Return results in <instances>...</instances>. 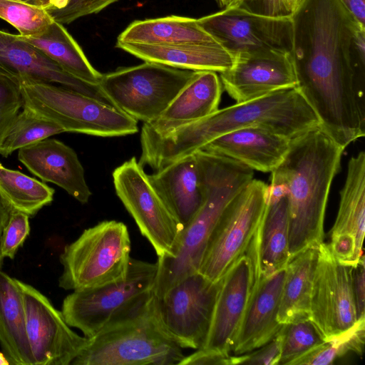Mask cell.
Returning <instances> with one entry per match:
<instances>
[{
	"instance_id": "6da1fadb",
	"label": "cell",
	"mask_w": 365,
	"mask_h": 365,
	"mask_svg": "<svg viewBox=\"0 0 365 365\" xmlns=\"http://www.w3.org/2000/svg\"><path fill=\"white\" fill-rule=\"evenodd\" d=\"M291 17L297 88L321 129L346 148L365 135V63L353 49L365 26L340 0H299Z\"/></svg>"
},
{
	"instance_id": "7a4b0ae2",
	"label": "cell",
	"mask_w": 365,
	"mask_h": 365,
	"mask_svg": "<svg viewBox=\"0 0 365 365\" xmlns=\"http://www.w3.org/2000/svg\"><path fill=\"white\" fill-rule=\"evenodd\" d=\"M250 126L264 127L292 140L319 127V122L297 87L282 89L218 109L163 136L140 134L138 162L157 171L222 135Z\"/></svg>"
},
{
	"instance_id": "3957f363",
	"label": "cell",
	"mask_w": 365,
	"mask_h": 365,
	"mask_svg": "<svg viewBox=\"0 0 365 365\" xmlns=\"http://www.w3.org/2000/svg\"><path fill=\"white\" fill-rule=\"evenodd\" d=\"M344 148L320 127L291 140L270 183L287 191L290 259L324 242V221L330 188L341 168Z\"/></svg>"
},
{
	"instance_id": "277c9868",
	"label": "cell",
	"mask_w": 365,
	"mask_h": 365,
	"mask_svg": "<svg viewBox=\"0 0 365 365\" xmlns=\"http://www.w3.org/2000/svg\"><path fill=\"white\" fill-rule=\"evenodd\" d=\"M194 154L200 168L204 201L194 218L182 230L173 255L158 257L153 287L157 297L198 272L209 239L222 215L253 179V170L237 160L203 150Z\"/></svg>"
},
{
	"instance_id": "5b68a950",
	"label": "cell",
	"mask_w": 365,
	"mask_h": 365,
	"mask_svg": "<svg viewBox=\"0 0 365 365\" xmlns=\"http://www.w3.org/2000/svg\"><path fill=\"white\" fill-rule=\"evenodd\" d=\"M182 348L160 318L154 292L142 304L88 338L71 365L178 364Z\"/></svg>"
},
{
	"instance_id": "8992f818",
	"label": "cell",
	"mask_w": 365,
	"mask_h": 365,
	"mask_svg": "<svg viewBox=\"0 0 365 365\" xmlns=\"http://www.w3.org/2000/svg\"><path fill=\"white\" fill-rule=\"evenodd\" d=\"M17 79L23 107L55 122L64 132L114 137L138 130V120L113 105L62 86Z\"/></svg>"
},
{
	"instance_id": "52a82bcc",
	"label": "cell",
	"mask_w": 365,
	"mask_h": 365,
	"mask_svg": "<svg viewBox=\"0 0 365 365\" xmlns=\"http://www.w3.org/2000/svg\"><path fill=\"white\" fill-rule=\"evenodd\" d=\"M130 247L128 227L122 222L104 220L86 229L60 255L63 272L58 286L74 291L125 279Z\"/></svg>"
},
{
	"instance_id": "ba28073f",
	"label": "cell",
	"mask_w": 365,
	"mask_h": 365,
	"mask_svg": "<svg viewBox=\"0 0 365 365\" xmlns=\"http://www.w3.org/2000/svg\"><path fill=\"white\" fill-rule=\"evenodd\" d=\"M157 262L130 258L126 277L101 287L74 290L63 301L66 323L91 338L114 320L144 303L153 293Z\"/></svg>"
},
{
	"instance_id": "9c48e42d",
	"label": "cell",
	"mask_w": 365,
	"mask_h": 365,
	"mask_svg": "<svg viewBox=\"0 0 365 365\" xmlns=\"http://www.w3.org/2000/svg\"><path fill=\"white\" fill-rule=\"evenodd\" d=\"M195 71L145 63L103 74L99 86L111 103L143 123L158 118Z\"/></svg>"
},
{
	"instance_id": "30bf717a",
	"label": "cell",
	"mask_w": 365,
	"mask_h": 365,
	"mask_svg": "<svg viewBox=\"0 0 365 365\" xmlns=\"http://www.w3.org/2000/svg\"><path fill=\"white\" fill-rule=\"evenodd\" d=\"M267 187L252 179L227 207L209 239L200 273L217 281L245 252L263 219Z\"/></svg>"
},
{
	"instance_id": "8fae6325",
	"label": "cell",
	"mask_w": 365,
	"mask_h": 365,
	"mask_svg": "<svg viewBox=\"0 0 365 365\" xmlns=\"http://www.w3.org/2000/svg\"><path fill=\"white\" fill-rule=\"evenodd\" d=\"M197 20L205 31L235 56L291 53V16L264 15L240 5Z\"/></svg>"
},
{
	"instance_id": "7c38bea8",
	"label": "cell",
	"mask_w": 365,
	"mask_h": 365,
	"mask_svg": "<svg viewBox=\"0 0 365 365\" xmlns=\"http://www.w3.org/2000/svg\"><path fill=\"white\" fill-rule=\"evenodd\" d=\"M113 180L116 195L158 257L173 256L182 228L152 186L143 167L133 157L114 170Z\"/></svg>"
},
{
	"instance_id": "4fadbf2b",
	"label": "cell",
	"mask_w": 365,
	"mask_h": 365,
	"mask_svg": "<svg viewBox=\"0 0 365 365\" xmlns=\"http://www.w3.org/2000/svg\"><path fill=\"white\" fill-rule=\"evenodd\" d=\"M220 285V279L214 282L197 272L157 297L163 324L182 349L205 346Z\"/></svg>"
},
{
	"instance_id": "5bb4252c",
	"label": "cell",
	"mask_w": 365,
	"mask_h": 365,
	"mask_svg": "<svg viewBox=\"0 0 365 365\" xmlns=\"http://www.w3.org/2000/svg\"><path fill=\"white\" fill-rule=\"evenodd\" d=\"M353 269L354 267L336 259L327 243L322 242L317 246L309 319L324 341L344 333L358 320Z\"/></svg>"
},
{
	"instance_id": "9a60e30c",
	"label": "cell",
	"mask_w": 365,
	"mask_h": 365,
	"mask_svg": "<svg viewBox=\"0 0 365 365\" xmlns=\"http://www.w3.org/2000/svg\"><path fill=\"white\" fill-rule=\"evenodd\" d=\"M28 341L34 365H70L87 344L88 338L73 331L61 311L30 284L18 279Z\"/></svg>"
},
{
	"instance_id": "2e32d148",
	"label": "cell",
	"mask_w": 365,
	"mask_h": 365,
	"mask_svg": "<svg viewBox=\"0 0 365 365\" xmlns=\"http://www.w3.org/2000/svg\"><path fill=\"white\" fill-rule=\"evenodd\" d=\"M259 270L258 240L255 235L245 252L220 278L209 333L202 349L227 354L232 351Z\"/></svg>"
},
{
	"instance_id": "e0dca14e",
	"label": "cell",
	"mask_w": 365,
	"mask_h": 365,
	"mask_svg": "<svg viewBox=\"0 0 365 365\" xmlns=\"http://www.w3.org/2000/svg\"><path fill=\"white\" fill-rule=\"evenodd\" d=\"M219 76L223 88L236 103L297 84L290 54L237 56L231 68Z\"/></svg>"
},
{
	"instance_id": "ac0fdd59",
	"label": "cell",
	"mask_w": 365,
	"mask_h": 365,
	"mask_svg": "<svg viewBox=\"0 0 365 365\" xmlns=\"http://www.w3.org/2000/svg\"><path fill=\"white\" fill-rule=\"evenodd\" d=\"M0 73L62 86L113 105L98 84L89 83L72 76L19 35L1 30Z\"/></svg>"
},
{
	"instance_id": "d6986e66",
	"label": "cell",
	"mask_w": 365,
	"mask_h": 365,
	"mask_svg": "<svg viewBox=\"0 0 365 365\" xmlns=\"http://www.w3.org/2000/svg\"><path fill=\"white\" fill-rule=\"evenodd\" d=\"M286 267L267 277L256 273L249 302L232 351L249 353L271 341L282 327L277 320Z\"/></svg>"
},
{
	"instance_id": "ffe728a7",
	"label": "cell",
	"mask_w": 365,
	"mask_h": 365,
	"mask_svg": "<svg viewBox=\"0 0 365 365\" xmlns=\"http://www.w3.org/2000/svg\"><path fill=\"white\" fill-rule=\"evenodd\" d=\"M19 160L43 182H52L82 204L91 191L76 153L63 142L46 138L18 150Z\"/></svg>"
},
{
	"instance_id": "44dd1931",
	"label": "cell",
	"mask_w": 365,
	"mask_h": 365,
	"mask_svg": "<svg viewBox=\"0 0 365 365\" xmlns=\"http://www.w3.org/2000/svg\"><path fill=\"white\" fill-rule=\"evenodd\" d=\"M222 85L217 72L195 71L189 83L155 120L143 123L140 134L163 136L203 118L219 108Z\"/></svg>"
},
{
	"instance_id": "7402d4cb",
	"label": "cell",
	"mask_w": 365,
	"mask_h": 365,
	"mask_svg": "<svg viewBox=\"0 0 365 365\" xmlns=\"http://www.w3.org/2000/svg\"><path fill=\"white\" fill-rule=\"evenodd\" d=\"M291 139L260 126L237 129L209 142L202 149L237 160L250 168L268 173L287 155Z\"/></svg>"
},
{
	"instance_id": "603a6c76",
	"label": "cell",
	"mask_w": 365,
	"mask_h": 365,
	"mask_svg": "<svg viewBox=\"0 0 365 365\" xmlns=\"http://www.w3.org/2000/svg\"><path fill=\"white\" fill-rule=\"evenodd\" d=\"M148 177L170 212L185 228L204 201L200 168L195 154L154 171Z\"/></svg>"
},
{
	"instance_id": "cb8c5ba5",
	"label": "cell",
	"mask_w": 365,
	"mask_h": 365,
	"mask_svg": "<svg viewBox=\"0 0 365 365\" xmlns=\"http://www.w3.org/2000/svg\"><path fill=\"white\" fill-rule=\"evenodd\" d=\"M365 153L352 156L340 191L338 212L331 230V242L344 244L363 255L365 229Z\"/></svg>"
},
{
	"instance_id": "d4e9b609",
	"label": "cell",
	"mask_w": 365,
	"mask_h": 365,
	"mask_svg": "<svg viewBox=\"0 0 365 365\" xmlns=\"http://www.w3.org/2000/svg\"><path fill=\"white\" fill-rule=\"evenodd\" d=\"M125 51L145 61L191 71L221 73L233 65L235 56L220 44L150 45L117 43Z\"/></svg>"
},
{
	"instance_id": "484cf974",
	"label": "cell",
	"mask_w": 365,
	"mask_h": 365,
	"mask_svg": "<svg viewBox=\"0 0 365 365\" xmlns=\"http://www.w3.org/2000/svg\"><path fill=\"white\" fill-rule=\"evenodd\" d=\"M0 345L13 365H34L18 279L0 269Z\"/></svg>"
},
{
	"instance_id": "4316f807",
	"label": "cell",
	"mask_w": 365,
	"mask_h": 365,
	"mask_svg": "<svg viewBox=\"0 0 365 365\" xmlns=\"http://www.w3.org/2000/svg\"><path fill=\"white\" fill-rule=\"evenodd\" d=\"M117 43L150 45L219 43L199 25L197 19L174 15L134 21L119 35Z\"/></svg>"
},
{
	"instance_id": "83f0119b",
	"label": "cell",
	"mask_w": 365,
	"mask_h": 365,
	"mask_svg": "<svg viewBox=\"0 0 365 365\" xmlns=\"http://www.w3.org/2000/svg\"><path fill=\"white\" fill-rule=\"evenodd\" d=\"M289 212L287 197L267 200L258 232V259L261 274L271 275L290 260Z\"/></svg>"
},
{
	"instance_id": "f1b7e54d",
	"label": "cell",
	"mask_w": 365,
	"mask_h": 365,
	"mask_svg": "<svg viewBox=\"0 0 365 365\" xmlns=\"http://www.w3.org/2000/svg\"><path fill=\"white\" fill-rule=\"evenodd\" d=\"M317 258V247H312L288 262L277 314L281 324L310 318L311 291Z\"/></svg>"
},
{
	"instance_id": "f546056e",
	"label": "cell",
	"mask_w": 365,
	"mask_h": 365,
	"mask_svg": "<svg viewBox=\"0 0 365 365\" xmlns=\"http://www.w3.org/2000/svg\"><path fill=\"white\" fill-rule=\"evenodd\" d=\"M19 36L41 50L68 74L89 83L99 84L103 74L90 63L63 24L53 21L46 31L39 36Z\"/></svg>"
},
{
	"instance_id": "4dcf8cb0",
	"label": "cell",
	"mask_w": 365,
	"mask_h": 365,
	"mask_svg": "<svg viewBox=\"0 0 365 365\" xmlns=\"http://www.w3.org/2000/svg\"><path fill=\"white\" fill-rule=\"evenodd\" d=\"M54 189L0 163V197L11 208L35 215L53 199Z\"/></svg>"
},
{
	"instance_id": "1f68e13d",
	"label": "cell",
	"mask_w": 365,
	"mask_h": 365,
	"mask_svg": "<svg viewBox=\"0 0 365 365\" xmlns=\"http://www.w3.org/2000/svg\"><path fill=\"white\" fill-rule=\"evenodd\" d=\"M61 133L57 123L23 107L0 146V154L7 158L16 150Z\"/></svg>"
},
{
	"instance_id": "d6a6232c",
	"label": "cell",
	"mask_w": 365,
	"mask_h": 365,
	"mask_svg": "<svg viewBox=\"0 0 365 365\" xmlns=\"http://www.w3.org/2000/svg\"><path fill=\"white\" fill-rule=\"evenodd\" d=\"M0 18L24 37L42 35L53 21L44 8L19 0H0Z\"/></svg>"
},
{
	"instance_id": "836d02e7",
	"label": "cell",
	"mask_w": 365,
	"mask_h": 365,
	"mask_svg": "<svg viewBox=\"0 0 365 365\" xmlns=\"http://www.w3.org/2000/svg\"><path fill=\"white\" fill-rule=\"evenodd\" d=\"M279 365H292L294 361L324 342L319 330L309 319L284 324Z\"/></svg>"
},
{
	"instance_id": "e575fe53",
	"label": "cell",
	"mask_w": 365,
	"mask_h": 365,
	"mask_svg": "<svg viewBox=\"0 0 365 365\" xmlns=\"http://www.w3.org/2000/svg\"><path fill=\"white\" fill-rule=\"evenodd\" d=\"M23 105L18 79L0 73V146Z\"/></svg>"
},
{
	"instance_id": "d590c367",
	"label": "cell",
	"mask_w": 365,
	"mask_h": 365,
	"mask_svg": "<svg viewBox=\"0 0 365 365\" xmlns=\"http://www.w3.org/2000/svg\"><path fill=\"white\" fill-rule=\"evenodd\" d=\"M118 0H58L54 5L45 8L51 19L61 24L72 21L96 14Z\"/></svg>"
},
{
	"instance_id": "8d00e7d4",
	"label": "cell",
	"mask_w": 365,
	"mask_h": 365,
	"mask_svg": "<svg viewBox=\"0 0 365 365\" xmlns=\"http://www.w3.org/2000/svg\"><path fill=\"white\" fill-rule=\"evenodd\" d=\"M29 232V216L22 212L11 210L1 238V256L4 258L14 259Z\"/></svg>"
},
{
	"instance_id": "74e56055",
	"label": "cell",
	"mask_w": 365,
	"mask_h": 365,
	"mask_svg": "<svg viewBox=\"0 0 365 365\" xmlns=\"http://www.w3.org/2000/svg\"><path fill=\"white\" fill-rule=\"evenodd\" d=\"M281 329L268 343L250 354L231 356V364L279 365L282 350Z\"/></svg>"
},
{
	"instance_id": "f35d334b",
	"label": "cell",
	"mask_w": 365,
	"mask_h": 365,
	"mask_svg": "<svg viewBox=\"0 0 365 365\" xmlns=\"http://www.w3.org/2000/svg\"><path fill=\"white\" fill-rule=\"evenodd\" d=\"M179 365H231V356L216 350L200 349L185 356Z\"/></svg>"
},
{
	"instance_id": "ab89813d",
	"label": "cell",
	"mask_w": 365,
	"mask_h": 365,
	"mask_svg": "<svg viewBox=\"0 0 365 365\" xmlns=\"http://www.w3.org/2000/svg\"><path fill=\"white\" fill-rule=\"evenodd\" d=\"M240 6L267 16H286L292 14L284 0H244Z\"/></svg>"
},
{
	"instance_id": "60d3db41",
	"label": "cell",
	"mask_w": 365,
	"mask_h": 365,
	"mask_svg": "<svg viewBox=\"0 0 365 365\" xmlns=\"http://www.w3.org/2000/svg\"><path fill=\"white\" fill-rule=\"evenodd\" d=\"M364 256L353 269V289L356 302L357 319L365 318V272Z\"/></svg>"
},
{
	"instance_id": "b9f144b4",
	"label": "cell",
	"mask_w": 365,
	"mask_h": 365,
	"mask_svg": "<svg viewBox=\"0 0 365 365\" xmlns=\"http://www.w3.org/2000/svg\"><path fill=\"white\" fill-rule=\"evenodd\" d=\"M356 21L365 26V0H340Z\"/></svg>"
},
{
	"instance_id": "7bdbcfd3",
	"label": "cell",
	"mask_w": 365,
	"mask_h": 365,
	"mask_svg": "<svg viewBox=\"0 0 365 365\" xmlns=\"http://www.w3.org/2000/svg\"><path fill=\"white\" fill-rule=\"evenodd\" d=\"M11 212V208L0 197V243H1L2 232L9 220ZM4 259V258L1 256V254L0 252V269L3 264Z\"/></svg>"
},
{
	"instance_id": "ee69618b",
	"label": "cell",
	"mask_w": 365,
	"mask_h": 365,
	"mask_svg": "<svg viewBox=\"0 0 365 365\" xmlns=\"http://www.w3.org/2000/svg\"><path fill=\"white\" fill-rule=\"evenodd\" d=\"M220 8L227 9L240 6L244 0H215Z\"/></svg>"
},
{
	"instance_id": "f6af8a7d",
	"label": "cell",
	"mask_w": 365,
	"mask_h": 365,
	"mask_svg": "<svg viewBox=\"0 0 365 365\" xmlns=\"http://www.w3.org/2000/svg\"><path fill=\"white\" fill-rule=\"evenodd\" d=\"M58 0H38V6L43 8H48L54 5Z\"/></svg>"
},
{
	"instance_id": "bcb514c9",
	"label": "cell",
	"mask_w": 365,
	"mask_h": 365,
	"mask_svg": "<svg viewBox=\"0 0 365 365\" xmlns=\"http://www.w3.org/2000/svg\"><path fill=\"white\" fill-rule=\"evenodd\" d=\"M286 2V4L292 14L294 9H295L299 0H284Z\"/></svg>"
},
{
	"instance_id": "7dc6e473",
	"label": "cell",
	"mask_w": 365,
	"mask_h": 365,
	"mask_svg": "<svg viewBox=\"0 0 365 365\" xmlns=\"http://www.w3.org/2000/svg\"><path fill=\"white\" fill-rule=\"evenodd\" d=\"M10 363L4 354L3 351H0V365H9Z\"/></svg>"
},
{
	"instance_id": "c3c4849f",
	"label": "cell",
	"mask_w": 365,
	"mask_h": 365,
	"mask_svg": "<svg viewBox=\"0 0 365 365\" xmlns=\"http://www.w3.org/2000/svg\"><path fill=\"white\" fill-rule=\"evenodd\" d=\"M25 3H28L30 4L38 6V0H19Z\"/></svg>"
}]
</instances>
